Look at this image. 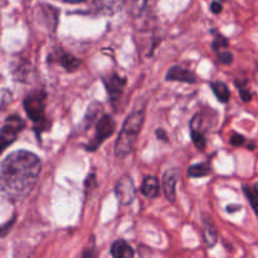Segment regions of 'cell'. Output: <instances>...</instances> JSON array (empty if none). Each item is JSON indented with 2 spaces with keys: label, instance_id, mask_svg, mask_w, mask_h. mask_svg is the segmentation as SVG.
Wrapping results in <instances>:
<instances>
[{
  "label": "cell",
  "instance_id": "obj_1",
  "mask_svg": "<svg viewBox=\"0 0 258 258\" xmlns=\"http://www.w3.org/2000/svg\"><path fill=\"white\" fill-rule=\"evenodd\" d=\"M42 170L41 159L26 150L9 154L1 163V189L9 199H22L32 191Z\"/></svg>",
  "mask_w": 258,
  "mask_h": 258
},
{
  "label": "cell",
  "instance_id": "obj_2",
  "mask_svg": "<svg viewBox=\"0 0 258 258\" xmlns=\"http://www.w3.org/2000/svg\"><path fill=\"white\" fill-rule=\"evenodd\" d=\"M144 120L145 109L135 110L127 116L115 144V154L118 159H125L132 153Z\"/></svg>",
  "mask_w": 258,
  "mask_h": 258
},
{
  "label": "cell",
  "instance_id": "obj_3",
  "mask_svg": "<svg viewBox=\"0 0 258 258\" xmlns=\"http://www.w3.org/2000/svg\"><path fill=\"white\" fill-rule=\"evenodd\" d=\"M46 98L47 94L44 91H35L29 94L24 98V110L28 117L33 121L37 131L47 127L48 121L46 117Z\"/></svg>",
  "mask_w": 258,
  "mask_h": 258
},
{
  "label": "cell",
  "instance_id": "obj_4",
  "mask_svg": "<svg viewBox=\"0 0 258 258\" xmlns=\"http://www.w3.org/2000/svg\"><path fill=\"white\" fill-rule=\"evenodd\" d=\"M25 127V122L18 115H12L5 120L0 132V149L5 150L10 144H13L18 138L19 132Z\"/></svg>",
  "mask_w": 258,
  "mask_h": 258
},
{
  "label": "cell",
  "instance_id": "obj_5",
  "mask_svg": "<svg viewBox=\"0 0 258 258\" xmlns=\"http://www.w3.org/2000/svg\"><path fill=\"white\" fill-rule=\"evenodd\" d=\"M116 129V123H115L114 118L110 115H103L102 117H100L98 122L96 125V132H94V138L92 141L86 146L87 151H94L100 147L106 139H109L110 136L115 132Z\"/></svg>",
  "mask_w": 258,
  "mask_h": 258
},
{
  "label": "cell",
  "instance_id": "obj_6",
  "mask_svg": "<svg viewBox=\"0 0 258 258\" xmlns=\"http://www.w3.org/2000/svg\"><path fill=\"white\" fill-rule=\"evenodd\" d=\"M115 194L118 199V203L122 206H129L134 202L136 197V188L131 176L125 175L118 180L115 187Z\"/></svg>",
  "mask_w": 258,
  "mask_h": 258
},
{
  "label": "cell",
  "instance_id": "obj_7",
  "mask_svg": "<svg viewBox=\"0 0 258 258\" xmlns=\"http://www.w3.org/2000/svg\"><path fill=\"white\" fill-rule=\"evenodd\" d=\"M102 81L106 87V91H107V94H109L110 97V101H111L112 103H115L116 101L120 100V97L123 91V87L126 85V79L117 76L116 73H112L109 74L107 77H103Z\"/></svg>",
  "mask_w": 258,
  "mask_h": 258
},
{
  "label": "cell",
  "instance_id": "obj_8",
  "mask_svg": "<svg viewBox=\"0 0 258 258\" xmlns=\"http://www.w3.org/2000/svg\"><path fill=\"white\" fill-rule=\"evenodd\" d=\"M180 178V171L178 169H169L163 175V190L164 195L170 203L176 199V184Z\"/></svg>",
  "mask_w": 258,
  "mask_h": 258
},
{
  "label": "cell",
  "instance_id": "obj_9",
  "mask_svg": "<svg viewBox=\"0 0 258 258\" xmlns=\"http://www.w3.org/2000/svg\"><path fill=\"white\" fill-rule=\"evenodd\" d=\"M166 81H178V82L184 83H195L197 82V77L191 70L183 68L180 66H174L170 70H167L166 76H165Z\"/></svg>",
  "mask_w": 258,
  "mask_h": 258
},
{
  "label": "cell",
  "instance_id": "obj_10",
  "mask_svg": "<svg viewBox=\"0 0 258 258\" xmlns=\"http://www.w3.org/2000/svg\"><path fill=\"white\" fill-rule=\"evenodd\" d=\"M112 258H134L135 251L125 239H116L110 248Z\"/></svg>",
  "mask_w": 258,
  "mask_h": 258
},
{
  "label": "cell",
  "instance_id": "obj_11",
  "mask_svg": "<svg viewBox=\"0 0 258 258\" xmlns=\"http://www.w3.org/2000/svg\"><path fill=\"white\" fill-rule=\"evenodd\" d=\"M203 238L209 248L214 247L218 241V232L214 222L209 217H203Z\"/></svg>",
  "mask_w": 258,
  "mask_h": 258
},
{
  "label": "cell",
  "instance_id": "obj_12",
  "mask_svg": "<svg viewBox=\"0 0 258 258\" xmlns=\"http://www.w3.org/2000/svg\"><path fill=\"white\" fill-rule=\"evenodd\" d=\"M200 126H202V121L199 118V115H195L194 118L191 120L190 122V135H191V140H193L194 145L197 147L198 150H204L206 149V136L200 130Z\"/></svg>",
  "mask_w": 258,
  "mask_h": 258
},
{
  "label": "cell",
  "instance_id": "obj_13",
  "mask_svg": "<svg viewBox=\"0 0 258 258\" xmlns=\"http://www.w3.org/2000/svg\"><path fill=\"white\" fill-rule=\"evenodd\" d=\"M94 3L98 12L106 15H112L120 12L126 0H94Z\"/></svg>",
  "mask_w": 258,
  "mask_h": 258
},
{
  "label": "cell",
  "instance_id": "obj_14",
  "mask_svg": "<svg viewBox=\"0 0 258 258\" xmlns=\"http://www.w3.org/2000/svg\"><path fill=\"white\" fill-rule=\"evenodd\" d=\"M141 193L147 198H155L160 193V183L156 176H145L140 188Z\"/></svg>",
  "mask_w": 258,
  "mask_h": 258
},
{
  "label": "cell",
  "instance_id": "obj_15",
  "mask_svg": "<svg viewBox=\"0 0 258 258\" xmlns=\"http://www.w3.org/2000/svg\"><path fill=\"white\" fill-rule=\"evenodd\" d=\"M57 61H58L59 65L65 68L66 70H68V72H73V70H76L77 68L81 66V61H79L78 58H76V57L72 56V54H68V53L65 52L59 53Z\"/></svg>",
  "mask_w": 258,
  "mask_h": 258
},
{
  "label": "cell",
  "instance_id": "obj_16",
  "mask_svg": "<svg viewBox=\"0 0 258 258\" xmlns=\"http://www.w3.org/2000/svg\"><path fill=\"white\" fill-rule=\"evenodd\" d=\"M211 90H213V92H214L215 97L218 98V101H220V102H223V103L228 102L229 97H231V91H229L228 86H227L226 83L211 82Z\"/></svg>",
  "mask_w": 258,
  "mask_h": 258
},
{
  "label": "cell",
  "instance_id": "obj_17",
  "mask_svg": "<svg viewBox=\"0 0 258 258\" xmlns=\"http://www.w3.org/2000/svg\"><path fill=\"white\" fill-rule=\"evenodd\" d=\"M211 171V167L209 163H200V164L191 165L188 169L189 178H203V176L209 175Z\"/></svg>",
  "mask_w": 258,
  "mask_h": 258
},
{
  "label": "cell",
  "instance_id": "obj_18",
  "mask_svg": "<svg viewBox=\"0 0 258 258\" xmlns=\"http://www.w3.org/2000/svg\"><path fill=\"white\" fill-rule=\"evenodd\" d=\"M243 191L244 194H246L247 199H248V202H250L251 207H252V209L255 211V213L257 214L258 217V197L256 195V193L253 191V189H251L250 187H247V185H244L243 187Z\"/></svg>",
  "mask_w": 258,
  "mask_h": 258
},
{
  "label": "cell",
  "instance_id": "obj_19",
  "mask_svg": "<svg viewBox=\"0 0 258 258\" xmlns=\"http://www.w3.org/2000/svg\"><path fill=\"white\" fill-rule=\"evenodd\" d=\"M227 47H228V41L224 38L223 35H217L214 42L211 43V48L214 50H219L220 48H227Z\"/></svg>",
  "mask_w": 258,
  "mask_h": 258
},
{
  "label": "cell",
  "instance_id": "obj_20",
  "mask_svg": "<svg viewBox=\"0 0 258 258\" xmlns=\"http://www.w3.org/2000/svg\"><path fill=\"white\" fill-rule=\"evenodd\" d=\"M218 59H219V62L222 65L228 66L232 63L233 54L231 52H228V50H223V52L218 53Z\"/></svg>",
  "mask_w": 258,
  "mask_h": 258
},
{
  "label": "cell",
  "instance_id": "obj_21",
  "mask_svg": "<svg viewBox=\"0 0 258 258\" xmlns=\"http://www.w3.org/2000/svg\"><path fill=\"white\" fill-rule=\"evenodd\" d=\"M244 142H246V138L243 135H241V134H233L231 136V144L233 146H242Z\"/></svg>",
  "mask_w": 258,
  "mask_h": 258
},
{
  "label": "cell",
  "instance_id": "obj_22",
  "mask_svg": "<svg viewBox=\"0 0 258 258\" xmlns=\"http://www.w3.org/2000/svg\"><path fill=\"white\" fill-rule=\"evenodd\" d=\"M81 258H98V256H97V252H96V248L92 246V247H90V248H87V250H85L82 252Z\"/></svg>",
  "mask_w": 258,
  "mask_h": 258
},
{
  "label": "cell",
  "instance_id": "obj_23",
  "mask_svg": "<svg viewBox=\"0 0 258 258\" xmlns=\"http://www.w3.org/2000/svg\"><path fill=\"white\" fill-rule=\"evenodd\" d=\"M239 96H241V98L244 102H250L252 100V94L246 88H239Z\"/></svg>",
  "mask_w": 258,
  "mask_h": 258
},
{
  "label": "cell",
  "instance_id": "obj_24",
  "mask_svg": "<svg viewBox=\"0 0 258 258\" xmlns=\"http://www.w3.org/2000/svg\"><path fill=\"white\" fill-rule=\"evenodd\" d=\"M222 4L219 3V1H213L211 5V13H214V14H219L220 12H222Z\"/></svg>",
  "mask_w": 258,
  "mask_h": 258
},
{
  "label": "cell",
  "instance_id": "obj_25",
  "mask_svg": "<svg viewBox=\"0 0 258 258\" xmlns=\"http://www.w3.org/2000/svg\"><path fill=\"white\" fill-rule=\"evenodd\" d=\"M156 136H158L159 140L167 141V135H166V132H165L163 129H159L158 131H156Z\"/></svg>",
  "mask_w": 258,
  "mask_h": 258
},
{
  "label": "cell",
  "instance_id": "obj_26",
  "mask_svg": "<svg viewBox=\"0 0 258 258\" xmlns=\"http://www.w3.org/2000/svg\"><path fill=\"white\" fill-rule=\"evenodd\" d=\"M66 3H72V4H76V3H81V1H83V0H65Z\"/></svg>",
  "mask_w": 258,
  "mask_h": 258
},
{
  "label": "cell",
  "instance_id": "obj_27",
  "mask_svg": "<svg viewBox=\"0 0 258 258\" xmlns=\"http://www.w3.org/2000/svg\"><path fill=\"white\" fill-rule=\"evenodd\" d=\"M253 191H255L256 195H257V197H258V182L256 183L255 185H253Z\"/></svg>",
  "mask_w": 258,
  "mask_h": 258
},
{
  "label": "cell",
  "instance_id": "obj_28",
  "mask_svg": "<svg viewBox=\"0 0 258 258\" xmlns=\"http://www.w3.org/2000/svg\"><path fill=\"white\" fill-rule=\"evenodd\" d=\"M146 3H147V0H141V4H142V6H144Z\"/></svg>",
  "mask_w": 258,
  "mask_h": 258
}]
</instances>
